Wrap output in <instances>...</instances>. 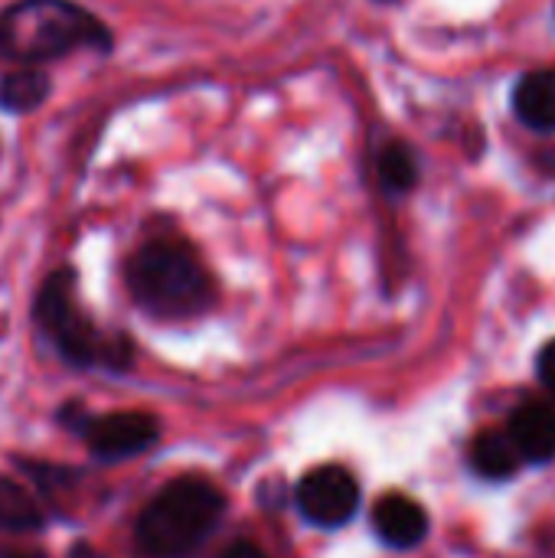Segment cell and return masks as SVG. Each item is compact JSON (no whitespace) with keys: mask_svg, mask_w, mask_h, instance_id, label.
<instances>
[{"mask_svg":"<svg viewBox=\"0 0 555 558\" xmlns=\"http://www.w3.org/2000/svg\"><path fill=\"white\" fill-rule=\"evenodd\" d=\"M108 49L111 36L85 7L72 0H16L0 13V56L23 65L65 56L72 49Z\"/></svg>","mask_w":555,"mask_h":558,"instance_id":"1","label":"cell"},{"mask_svg":"<svg viewBox=\"0 0 555 558\" xmlns=\"http://www.w3.org/2000/svg\"><path fill=\"white\" fill-rule=\"evenodd\" d=\"M128 291L141 311L160 320L196 317L213 304V281L203 262L173 239L147 242L128 262Z\"/></svg>","mask_w":555,"mask_h":558,"instance_id":"2","label":"cell"},{"mask_svg":"<svg viewBox=\"0 0 555 558\" xmlns=\"http://www.w3.org/2000/svg\"><path fill=\"white\" fill-rule=\"evenodd\" d=\"M33 317L56 353L79 369H111L121 373L131 366V343L128 337H105L82 311L75 298V275L69 268L52 271L33 304Z\"/></svg>","mask_w":555,"mask_h":558,"instance_id":"3","label":"cell"},{"mask_svg":"<svg viewBox=\"0 0 555 558\" xmlns=\"http://www.w3.org/2000/svg\"><path fill=\"white\" fill-rule=\"evenodd\" d=\"M222 494L200 481L180 477L170 481L137 517V546L150 558H183L190 556L219 523L222 517Z\"/></svg>","mask_w":555,"mask_h":558,"instance_id":"4","label":"cell"},{"mask_svg":"<svg viewBox=\"0 0 555 558\" xmlns=\"http://www.w3.org/2000/svg\"><path fill=\"white\" fill-rule=\"evenodd\" d=\"M85 448L98 461H124L157 445L160 425L147 412H108V415H88L75 425V432Z\"/></svg>","mask_w":555,"mask_h":558,"instance_id":"5","label":"cell"},{"mask_svg":"<svg viewBox=\"0 0 555 558\" xmlns=\"http://www.w3.org/2000/svg\"><path fill=\"white\" fill-rule=\"evenodd\" d=\"M294 497H298L301 513L311 523L327 526V530L350 523L357 507H360L357 477L347 468H337V464H327V468H317V471L304 474Z\"/></svg>","mask_w":555,"mask_h":558,"instance_id":"6","label":"cell"},{"mask_svg":"<svg viewBox=\"0 0 555 558\" xmlns=\"http://www.w3.org/2000/svg\"><path fill=\"white\" fill-rule=\"evenodd\" d=\"M373 530L386 546L412 549L425 539L429 517L415 500H409L402 494H389L373 507Z\"/></svg>","mask_w":555,"mask_h":558,"instance_id":"7","label":"cell"},{"mask_svg":"<svg viewBox=\"0 0 555 558\" xmlns=\"http://www.w3.org/2000/svg\"><path fill=\"white\" fill-rule=\"evenodd\" d=\"M507 435L514 438L523 461L543 464L555 454V412L550 405H540V402L520 405L510 418Z\"/></svg>","mask_w":555,"mask_h":558,"instance_id":"8","label":"cell"},{"mask_svg":"<svg viewBox=\"0 0 555 558\" xmlns=\"http://www.w3.org/2000/svg\"><path fill=\"white\" fill-rule=\"evenodd\" d=\"M517 118L536 131H555V69L527 72L514 92Z\"/></svg>","mask_w":555,"mask_h":558,"instance_id":"9","label":"cell"},{"mask_svg":"<svg viewBox=\"0 0 555 558\" xmlns=\"http://www.w3.org/2000/svg\"><path fill=\"white\" fill-rule=\"evenodd\" d=\"M46 523V513L39 507V500L20 484V481H10V477H0V533H36L43 530Z\"/></svg>","mask_w":555,"mask_h":558,"instance_id":"10","label":"cell"},{"mask_svg":"<svg viewBox=\"0 0 555 558\" xmlns=\"http://www.w3.org/2000/svg\"><path fill=\"white\" fill-rule=\"evenodd\" d=\"M471 464L487 481H507L523 464V454L517 451V445L507 432H484L471 448Z\"/></svg>","mask_w":555,"mask_h":558,"instance_id":"11","label":"cell"},{"mask_svg":"<svg viewBox=\"0 0 555 558\" xmlns=\"http://www.w3.org/2000/svg\"><path fill=\"white\" fill-rule=\"evenodd\" d=\"M49 92H52V85H49L46 72L26 65L16 72H7L0 78V108L10 114H26V111L39 108L49 98Z\"/></svg>","mask_w":555,"mask_h":558,"instance_id":"12","label":"cell"},{"mask_svg":"<svg viewBox=\"0 0 555 558\" xmlns=\"http://www.w3.org/2000/svg\"><path fill=\"white\" fill-rule=\"evenodd\" d=\"M376 170H379V180L389 193H406L412 190V183L419 180V163L412 157V150L399 141L386 144L379 160H376Z\"/></svg>","mask_w":555,"mask_h":558,"instance_id":"13","label":"cell"},{"mask_svg":"<svg viewBox=\"0 0 555 558\" xmlns=\"http://www.w3.org/2000/svg\"><path fill=\"white\" fill-rule=\"evenodd\" d=\"M540 379H543V386L555 396V340L546 343L543 353H540Z\"/></svg>","mask_w":555,"mask_h":558,"instance_id":"14","label":"cell"},{"mask_svg":"<svg viewBox=\"0 0 555 558\" xmlns=\"http://www.w3.org/2000/svg\"><path fill=\"white\" fill-rule=\"evenodd\" d=\"M222 558H265V553H258L252 543H236V546L226 549V556Z\"/></svg>","mask_w":555,"mask_h":558,"instance_id":"15","label":"cell"},{"mask_svg":"<svg viewBox=\"0 0 555 558\" xmlns=\"http://www.w3.org/2000/svg\"><path fill=\"white\" fill-rule=\"evenodd\" d=\"M69 558H98L92 549H85V546H75L72 553H69Z\"/></svg>","mask_w":555,"mask_h":558,"instance_id":"16","label":"cell"}]
</instances>
